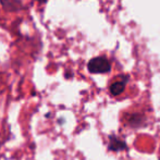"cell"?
I'll return each mask as SVG.
<instances>
[{
  "mask_svg": "<svg viewBox=\"0 0 160 160\" xmlns=\"http://www.w3.org/2000/svg\"><path fill=\"white\" fill-rule=\"evenodd\" d=\"M87 70L93 74H106L111 70V62L103 56L95 57L88 61Z\"/></svg>",
  "mask_w": 160,
  "mask_h": 160,
  "instance_id": "cell-1",
  "label": "cell"
},
{
  "mask_svg": "<svg viewBox=\"0 0 160 160\" xmlns=\"http://www.w3.org/2000/svg\"><path fill=\"white\" fill-rule=\"evenodd\" d=\"M128 81V76L127 75H121L120 78H116V81L111 83L109 86V92L112 96H119L125 91L127 87V83Z\"/></svg>",
  "mask_w": 160,
  "mask_h": 160,
  "instance_id": "cell-2",
  "label": "cell"
},
{
  "mask_svg": "<svg viewBox=\"0 0 160 160\" xmlns=\"http://www.w3.org/2000/svg\"><path fill=\"white\" fill-rule=\"evenodd\" d=\"M146 116L139 112H135V113H130L127 116V124L128 127L133 128H141L146 125Z\"/></svg>",
  "mask_w": 160,
  "mask_h": 160,
  "instance_id": "cell-3",
  "label": "cell"
},
{
  "mask_svg": "<svg viewBox=\"0 0 160 160\" xmlns=\"http://www.w3.org/2000/svg\"><path fill=\"white\" fill-rule=\"evenodd\" d=\"M0 7L2 10L9 12H19L24 9L21 0H0Z\"/></svg>",
  "mask_w": 160,
  "mask_h": 160,
  "instance_id": "cell-4",
  "label": "cell"
},
{
  "mask_svg": "<svg viewBox=\"0 0 160 160\" xmlns=\"http://www.w3.org/2000/svg\"><path fill=\"white\" fill-rule=\"evenodd\" d=\"M128 148L127 143L124 139L116 136V135H110L109 143H108V149L111 152H122Z\"/></svg>",
  "mask_w": 160,
  "mask_h": 160,
  "instance_id": "cell-5",
  "label": "cell"
},
{
  "mask_svg": "<svg viewBox=\"0 0 160 160\" xmlns=\"http://www.w3.org/2000/svg\"><path fill=\"white\" fill-rule=\"evenodd\" d=\"M33 1H36V2H38V3H40V4H46L47 2H48V0H33Z\"/></svg>",
  "mask_w": 160,
  "mask_h": 160,
  "instance_id": "cell-6",
  "label": "cell"
}]
</instances>
